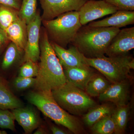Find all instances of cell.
<instances>
[{"mask_svg":"<svg viewBox=\"0 0 134 134\" xmlns=\"http://www.w3.org/2000/svg\"><path fill=\"white\" fill-rule=\"evenodd\" d=\"M40 46V62L34 88L38 91H52L64 85L66 79L46 31L41 36Z\"/></svg>","mask_w":134,"mask_h":134,"instance_id":"6da1fadb","label":"cell"},{"mask_svg":"<svg viewBox=\"0 0 134 134\" xmlns=\"http://www.w3.org/2000/svg\"><path fill=\"white\" fill-rule=\"evenodd\" d=\"M120 30L115 27L82 25L70 44L86 58H98L105 55L108 45Z\"/></svg>","mask_w":134,"mask_h":134,"instance_id":"7a4b0ae2","label":"cell"},{"mask_svg":"<svg viewBox=\"0 0 134 134\" xmlns=\"http://www.w3.org/2000/svg\"><path fill=\"white\" fill-rule=\"evenodd\" d=\"M26 98L29 103L36 106L44 115L56 124L65 127L74 134L83 132V127L79 119L58 104L54 98L52 91H31L28 93Z\"/></svg>","mask_w":134,"mask_h":134,"instance_id":"3957f363","label":"cell"},{"mask_svg":"<svg viewBox=\"0 0 134 134\" xmlns=\"http://www.w3.org/2000/svg\"><path fill=\"white\" fill-rule=\"evenodd\" d=\"M85 60L89 66L100 72L111 83L127 81L131 70L134 69V59L129 53L115 57H85Z\"/></svg>","mask_w":134,"mask_h":134,"instance_id":"277c9868","label":"cell"},{"mask_svg":"<svg viewBox=\"0 0 134 134\" xmlns=\"http://www.w3.org/2000/svg\"><path fill=\"white\" fill-rule=\"evenodd\" d=\"M43 22L48 38L52 43L65 48L72 43L82 26L78 11L66 12L55 19Z\"/></svg>","mask_w":134,"mask_h":134,"instance_id":"5b68a950","label":"cell"},{"mask_svg":"<svg viewBox=\"0 0 134 134\" xmlns=\"http://www.w3.org/2000/svg\"><path fill=\"white\" fill-rule=\"evenodd\" d=\"M52 92L58 104L68 113L74 115H82L97 105L84 91L67 81Z\"/></svg>","mask_w":134,"mask_h":134,"instance_id":"8992f818","label":"cell"},{"mask_svg":"<svg viewBox=\"0 0 134 134\" xmlns=\"http://www.w3.org/2000/svg\"><path fill=\"white\" fill-rule=\"evenodd\" d=\"M117 10V8L105 0H88L78 10L80 23L82 25H86Z\"/></svg>","mask_w":134,"mask_h":134,"instance_id":"52a82bcc","label":"cell"},{"mask_svg":"<svg viewBox=\"0 0 134 134\" xmlns=\"http://www.w3.org/2000/svg\"><path fill=\"white\" fill-rule=\"evenodd\" d=\"M88 0H39L43 14L42 21L54 19L60 15L72 11H78Z\"/></svg>","mask_w":134,"mask_h":134,"instance_id":"ba28073f","label":"cell"},{"mask_svg":"<svg viewBox=\"0 0 134 134\" xmlns=\"http://www.w3.org/2000/svg\"><path fill=\"white\" fill-rule=\"evenodd\" d=\"M42 19L39 13L27 24V38L24 51V62L28 60L38 62L40 58V26Z\"/></svg>","mask_w":134,"mask_h":134,"instance_id":"9c48e42d","label":"cell"},{"mask_svg":"<svg viewBox=\"0 0 134 134\" xmlns=\"http://www.w3.org/2000/svg\"><path fill=\"white\" fill-rule=\"evenodd\" d=\"M134 48V27L125 28L113 38L106 50L108 57H115L129 53Z\"/></svg>","mask_w":134,"mask_h":134,"instance_id":"30bf717a","label":"cell"},{"mask_svg":"<svg viewBox=\"0 0 134 134\" xmlns=\"http://www.w3.org/2000/svg\"><path fill=\"white\" fill-rule=\"evenodd\" d=\"M60 63L63 69L68 68H89L85 56L75 46L70 44L68 49L63 48L55 43H51Z\"/></svg>","mask_w":134,"mask_h":134,"instance_id":"8fae6325","label":"cell"},{"mask_svg":"<svg viewBox=\"0 0 134 134\" xmlns=\"http://www.w3.org/2000/svg\"><path fill=\"white\" fill-rule=\"evenodd\" d=\"M129 97L130 85L127 81L111 83L98 98L99 101L112 102L117 107L127 104Z\"/></svg>","mask_w":134,"mask_h":134,"instance_id":"7c38bea8","label":"cell"},{"mask_svg":"<svg viewBox=\"0 0 134 134\" xmlns=\"http://www.w3.org/2000/svg\"><path fill=\"white\" fill-rule=\"evenodd\" d=\"M15 119L23 128L25 134L31 133L40 124L39 116L30 107H21L12 110Z\"/></svg>","mask_w":134,"mask_h":134,"instance_id":"4fadbf2b","label":"cell"},{"mask_svg":"<svg viewBox=\"0 0 134 134\" xmlns=\"http://www.w3.org/2000/svg\"><path fill=\"white\" fill-rule=\"evenodd\" d=\"M134 24V11L118 10L111 16L88 25L92 27H112L119 28Z\"/></svg>","mask_w":134,"mask_h":134,"instance_id":"5bb4252c","label":"cell"},{"mask_svg":"<svg viewBox=\"0 0 134 134\" xmlns=\"http://www.w3.org/2000/svg\"><path fill=\"white\" fill-rule=\"evenodd\" d=\"M63 71L67 82L84 91L87 82L95 74L91 67L68 68Z\"/></svg>","mask_w":134,"mask_h":134,"instance_id":"9a60e30c","label":"cell"},{"mask_svg":"<svg viewBox=\"0 0 134 134\" xmlns=\"http://www.w3.org/2000/svg\"><path fill=\"white\" fill-rule=\"evenodd\" d=\"M9 40L24 51L27 38V24L19 18L5 30Z\"/></svg>","mask_w":134,"mask_h":134,"instance_id":"2e32d148","label":"cell"},{"mask_svg":"<svg viewBox=\"0 0 134 134\" xmlns=\"http://www.w3.org/2000/svg\"><path fill=\"white\" fill-rule=\"evenodd\" d=\"M23 105L22 101L11 91L7 81L0 76V109L12 110Z\"/></svg>","mask_w":134,"mask_h":134,"instance_id":"e0dca14e","label":"cell"},{"mask_svg":"<svg viewBox=\"0 0 134 134\" xmlns=\"http://www.w3.org/2000/svg\"><path fill=\"white\" fill-rule=\"evenodd\" d=\"M115 108L108 104L96 105L90 108L83 115V122L88 126L91 127L99 120L106 116L111 115Z\"/></svg>","mask_w":134,"mask_h":134,"instance_id":"ac0fdd59","label":"cell"},{"mask_svg":"<svg viewBox=\"0 0 134 134\" xmlns=\"http://www.w3.org/2000/svg\"><path fill=\"white\" fill-rule=\"evenodd\" d=\"M111 83L106 78L94 74L87 82L85 91L91 97H98Z\"/></svg>","mask_w":134,"mask_h":134,"instance_id":"d6986e66","label":"cell"},{"mask_svg":"<svg viewBox=\"0 0 134 134\" xmlns=\"http://www.w3.org/2000/svg\"><path fill=\"white\" fill-rule=\"evenodd\" d=\"M129 105L116 107L111 116L115 125L114 133L122 134L126 128L130 113Z\"/></svg>","mask_w":134,"mask_h":134,"instance_id":"ffe728a7","label":"cell"},{"mask_svg":"<svg viewBox=\"0 0 134 134\" xmlns=\"http://www.w3.org/2000/svg\"><path fill=\"white\" fill-rule=\"evenodd\" d=\"M24 51L21 50L14 43L8 45L2 62L1 68L3 70L9 69L19 61L24 55Z\"/></svg>","mask_w":134,"mask_h":134,"instance_id":"44dd1931","label":"cell"},{"mask_svg":"<svg viewBox=\"0 0 134 134\" xmlns=\"http://www.w3.org/2000/svg\"><path fill=\"white\" fill-rule=\"evenodd\" d=\"M37 0H22L21 4L18 10L20 18L28 24L34 19L37 12Z\"/></svg>","mask_w":134,"mask_h":134,"instance_id":"7402d4cb","label":"cell"},{"mask_svg":"<svg viewBox=\"0 0 134 134\" xmlns=\"http://www.w3.org/2000/svg\"><path fill=\"white\" fill-rule=\"evenodd\" d=\"M18 10L0 4V28L5 30L19 18Z\"/></svg>","mask_w":134,"mask_h":134,"instance_id":"603a6c76","label":"cell"},{"mask_svg":"<svg viewBox=\"0 0 134 134\" xmlns=\"http://www.w3.org/2000/svg\"><path fill=\"white\" fill-rule=\"evenodd\" d=\"M115 125L111 115L106 116L91 127L92 133L111 134L115 133Z\"/></svg>","mask_w":134,"mask_h":134,"instance_id":"cb8c5ba5","label":"cell"},{"mask_svg":"<svg viewBox=\"0 0 134 134\" xmlns=\"http://www.w3.org/2000/svg\"><path fill=\"white\" fill-rule=\"evenodd\" d=\"M38 71V64L30 60L24 62L20 68L18 76L36 77Z\"/></svg>","mask_w":134,"mask_h":134,"instance_id":"d4e9b609","label":"cell"},{"mask_svg":"<svg viewBox=\"0 0 134 134\" xmlns=\"http://www.w3.org/2000/svg\"><path fill=\"white\" fill-rule=\"evenodd\" d=\"M15 120L14 117L12 112L8 110L0 109V127L15 131Z\"/></svg>","mask_w":134,"mask_h":134,"instance_id":"484cf974","label":"cell"},{"mask_svg":"<svg viewBox=\"0 0 134 134\" xmlns=\"http://www.w3.org/2000/svg\"><path fill=\"white\" fill-rule=\"evenodd\" d=\"M36 83V77L18 76L14 81V86L16 90L18 91H23L34 87Z\"/></svg>","mask_w":134,"mask_h":134,"instance_id":"4316f807","label":"cell"},{"mask_svg":"<svg viewBox=\"0 0 134 134\" xmlns=\"http://www.w3.org/2000/svg\"><path fill=\"white\" fill-rule=\"evenodd\" d=\"M118 10L134 11V0H105Z\"/></svg>","mask_w":134,"mask_h":134,"instance_id":"83f0119b","label":"cell"},{"mask_svg":"<svg viewBox=\"0 0 134 134\" xmlns=\"http://www.w3.org/2000/svg\"><path fill=\"white\" fill-rule=\"evenodd\" d=\"M21 0H0V4L10 7L19 10L21 4Z\"/></svg>","mask_w":134,"mask_h":134,"instance_id":"f1b7e54d","label":"cell"},{"mask_svg":"<svg viewBox=\"0 0 134 134\" xmlns=\"http://www.w3.org/2000/svg\"><path fill=\"white\" fill-rule=\"evenodd\" d=\"M9 40L5 31L0 28V53Z\"/></svg>","mask_w":134,"mask_h":134,"instance_id":"f546056e","label":"cell"},{"mask_svg":"<svg viewBox=\"0 0 134 134\" xmlns=\"http://www.w3.org/2000/svg\"><path fill=\"white\" fill-rule=\"evenodd\" d=\"M50 130L53 134H68V132L56 126L55 125H52L50 127Z\"/></svg>","mask_w":134,"mask_h":134,"instance_id":"4dcf8cb0","label":"cell"},{"mask_svg":"<svg viewBox=\"0 0 134 134\" xmlns=\"http://www.w3.org/2000/svg\"><path fill=\"white\" fill-rule=\"evenodd\" d=\"M36 129V131L34 132V134H47V131L44 127H40L39 126Z\"/></svg>","mask_w":134,"mask_h":134,"instance_id":"1f68e13d","label":"cell"},{"mask_svg":"<svg viewBox=\"0 0 134 134\" xmlns=\"http://www.w3.org/2000/svg\"><path fill=\"white\" fill-rule=\"evenodd\" d=\"M7 133L5 130H0V134H7Z\"/></svg>","mask_w":134,"mask_h":134,"instance_id":"d6a6232c","label":"cell"}]
</instances>
